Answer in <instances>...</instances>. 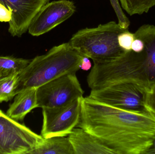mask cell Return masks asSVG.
<instances>
[{
  "mask_svg": "<svg viewBox=\"0 0 155 154\" xmlns=\"http://www.w3.org/2000/svg\"><path fill=\"white\" fill-rule=\"evenodd\" d=\"M44 138L24 124L0 113V154H26L40 146Z\"/></svg>",
  "mask_w": 155,
  "mask_h": 154,
  "instance_id": "277c9868",
  "label": "cell"
},
{
  "mask_svg": "<svg viewBox=\"0 0 155 154\" xmlns=\"http://www.w3.org/2000/svg\"><path fill=\"white\" fill-rule=\"evenodd\" d=\"M134 39V33L130 32L128 30L120 33L118 36V44L125 51L132 50V43Z\"/></svg>",
  "mask_w": 155,
  "mask_h": 154,
  "instance_id": "e0dca14e",
  "label": "cell"
},
{
  "mask_svg": "<svg viewBox=\"0 0 155 154\" xmlns=\"http://www.w3.org/2000/svg\"><path fill=\"white\" fill-rule=\"evenodd\" d=\"M83 57L69 42L54 46L45 54L36 56L19 74L16 95L26 89L37 88L62 75L76 73Z\"/></svg>",
  "mask_w": 155,
  "mask_h": 154,
  "instance_id": "7a4b0ae2",
  "label": "cell"
},
{
  "mask_svg": "<svg viewBox=\"0 0 155 154\" xmlns=\"http://www.w3.org/2000/svg\"><path fill=\"white\" fill-rule=\"evenodd\" d=\"M92 68V64L89 59V58L87 57H84L81 61L80 65V69L85 71H87Z\"/></svg>",
  "mask_w": 155,
  "mask_h": 154,
  "instance_id": "44dd1931",
  "label": "cell"
},
{
  "mask_svg": "<svg viewBox=\"0 0 155 154\" xmlns=\"http://www.w3.org/2000/svg\"><path fill=\"white\" fill-rule=\"evenodd\" d=\"M37 108V88L26 89L15 96L6 114L14 120L22 121L27 114Z\"/></svg>",
  "mask_w": 155,
  "mask_h": 154,
  "instance_id": "8fae6325",
  "label": "cell"
},
{
  "mask_svg": "<svg viewBox=\"0 0 155 154\" xmlns=\"http://www.w3.org/2000/svg\"><path fill=\"white\" fill-rule=\"evenodd\" d=\"M76 11L72 1L58 0L44 5L32 21L28 32L33 36L47 33L71 17Z\"/></svg>",
  "mask_w": 155,
  "mask_h": 154,
  "instance_id": "ba28073f",
  "label": "cell"
},
{
  "mask_svg": "<svg viewBox=\"0 0 155 154\" xmlns=\"http://www.w3.org/2000/svg\"><path fill=\"white\" fill-rule=\"evenodd\" d=\"M84 91L76 73H68L37 88L39 108L58 107L83 97Z\"/></svg>",
  "mask_w": 155,
  "mask_h": 154,
  "instance_id": "5b68a950",
  "label": "cell"
},
{
  "mask_svg": "<svg viewBox=\"0 0 155 154\" xmlns=\"http://www.w3.org/2000/svg\"><path fill=\"white\" fill-rule=\"evenodd\" d=\"M31 60L12 56H0V69L13 70L21 73Z\"/></svg>",
  "mask_w": 155,
  "mask_h": 154,
  "instance_id": "9a60e30c",
  "label": "cell"
},
{
  "mask_svg": "<svg viewBox=\"0 0 155 154\" xmlns=\"http://www.w3.org/2000/svg\"><path fill=\"white\" fill-rule=\"evenodd\" d=\"M144 154H155V138L151 146L144 152Z\"/></svg>",
  "mask_w": 155,
  "mask_h": 154,
  "instance_id": "603a6c76",
  "label": "cell"
},
{
  "mask_svg": "<svg viewBox=\"0 0 155 154\" xmlns=\"http://www.w3.org/2000/svg\"><path fill=\"white\" fill-rule=\"evenodd\" d=\"M111 5L115 12L118 20V23L122 27H126L130 23L127 16L123 11V9L120 5L119 0H109Z\"/></svg>",
  "mask_w": 155,
  "mask_h": 154,
  "instance_id": "2e32d148",
  "label": "cell"
},
{
  "mask_svg": "<svg viewBox=\"0 0 155 154\" xmlns=\"http://www.w3.org/2000/svg\"><path fill=\"white\" fill-rule=\"evenodd\" d=\"M29 154H75L72 145L66 137L44 138L42 143Z\"/></svg>",
  "mask_w": 155,
  "mask_h": 154,
  "instance_id": "7c38bea8",
  "label": "cell"
},
{
  "mask_svg": "<svg viewBox=\"0 0 155 154\" xmlns=\"http://www.w3.org/2000/svg\"><path fill=\"white\" fill-rule=\"evenodd\" d=\"M144 106L147 110L155 115V83L146 94Z\"/></svg>",
  "mask_w": 155,
  "mask_h": 154,
  "instance_id": "ac0fdd59",
  "label": "cell"
},
{
  "mask_svg": "<svg viewBox=\"0 0 155 154\" xmlns=\"http://www.w3.org/2000/svg\"><path fill=\"white\" fill-rule=\"evenodd\" d=\"M145 90L132 83H121L90 91L89 98L117 108L133 111L146 109Z\"/></svg>",
  "mask_w": 155,
  "mask_h": 154,
  "instance_id": "8992f818",
  "label": "cell"
},
{
  "mask_svg": "<svg viewBox=\"0 0 155 154\" xmlns=\"http://www.w3.org/2000/svg\"><path fill=\"white\" fill-rule=\"evenodd\" d=\"M144 43L143 41L138 38H135L132 44V50L136 52H140L143 50Z\"/></svg>",
  "mask_w": 155,
  "mask_h": 154,
  "instance_id": "ffe728a7",
  "label": "cell"
},
{
  "mask_svg": "<svg viewBox=\"0 0 155 154\" xmlns=\"http://www.w3.org/2000/svg\"><path fill=\"white\" fill-rule=\"evenodd\" d=\"M12 18V12L0 2V22H8Z\"/></svg>",
  "mask_w": 155,
  "mask_h": 154,
  "instance_id": "d6986e66",
  "label": "cell"
},
{
  "mask_svg": "<svg viewBox=\"0 0 155 154\" xmlns=\"http://www.w3.org/2000/svg\"><path fill=\"white\" fill-rule=\"evenodd\" d=\"M123 9L132 16L148 12L155 6V0H119Z\"/></svg>",
  "mask_w": 155,
  "mask_h": 154,
  "instance_id": "4fadbf2b",
  "label": "cell"
},
{
  "mask_svg": "<svg viewBox=\"0 0 155 154\" xmlns=\"http://www.w3.org/2000/svg\"><path fill=\"white\" fill-rule=\"evenodd\" d=\"M128 30L121 27L118 23L110 21L95 28L79 30L68 42L93 62H104L117 58L125 51L118 44V36Z\"/></svg>",
  "mask_w": 155,
  "mask_h": 154,
  "instance_id": "3957f363",
  "label": "cell"
},
{
  "mask_svg": "<svg viewBox=\"0 0 155 154\" xmlns=\"http://www.w3.org/2000/svg\"><path fill=\"white\" fill-rule=\"evenodd\" d=\"M2 110H1V109H0V113H1V112H2Z\"/></svg>",
  "mask_w": 155,
  "mask_h": 154,
  "instance_id": "cb8c5ba5",
  "label": "cell"
},
{
  "mask_svg": "<svg viewBox=\"0 0 155 154\" xmlns=\"http://www.w3.org/2000/svg\"><path fill=\"white\" fill-rule=\"evenodd\" d=\"M50 0H0L12 12L8 31L13 37H21L28 30L32 21Z\"/></svg>",
  "mask_w": 155,
  "mask_h": 154,
  "instance_id": "9c48e42d",
  "label": "cell"
},
{
  "mask_svg": "<svg viewBox=\"0 0 155 154\" xmlns=\"http://www.w3.org/2000/svg\"><path fill=\"white\" fill-rule=\"evenodd\" d=\"M20 73L13 74L0 80V104L10 101L16 96Z\"/></svg>",
  "mask_w": 155,
  "mask_h": 154,
  "instance_id": "5bb4252c",
  "label": "cell"
},
{
  "mask_svg": "<svg viewBox=\"0 0 155 154\" xmlns=\"http://www.w3.org/2000/svg\"><path fill=\"white\" fill-rule=\"evenodd\" d=\"M76 127L93 135L116 154H144L155 138V115L147 109L125 110L83 97Z\"/></svg>",
  "mask_w": 155,
  "mask_h": 154,
  "instance_id": "6da1fadb",
  "label": "cell"
},
{
  "mask_svg": "<svg viewBox=\"0 0 155 154\" xmlns=\"http://www.w3.org/2000/svg\"><path fill=\"white\" fill-rule=\"evenodd\" d=\"M20 73L11 69H0V80L16 73Z\"/></svg>",
  "mask_w": 155,
  "mask_h": 154,
  "instance_id": "7402d4cb",
  "label": "cell"
},
{
  "mask_svg": "<svg viewBox=\"0 0 155 154\" xmlns=\"http://www.w3.org/2000/svg\"><path fill=\"white\" fill-rule=\"evenodd\" d=\"M83 97L58 107L42 108L41 135L44 138L69 136L79 123Z\"/></svg>",
  "mask_w": 155,
  "mask_h": 154,
  "instance_id": "52a82bcc",
  "label": "cell"
},
{
  "mask_svg": "<svg viewBox=\"0 0 155 154\" xmlns=\"http://www.w3.org/2000/svg\"><path fill=\"white\" fill-rule=\"evenodd\" d=\"M69 140L75 154H116L95 137L81 128H74Z\"/></svg>",
  "mask_w": 155,
  "mask_h": 154,
  "instance_id": "30bf717a",
  "label": "cell"
}]
</instances>
